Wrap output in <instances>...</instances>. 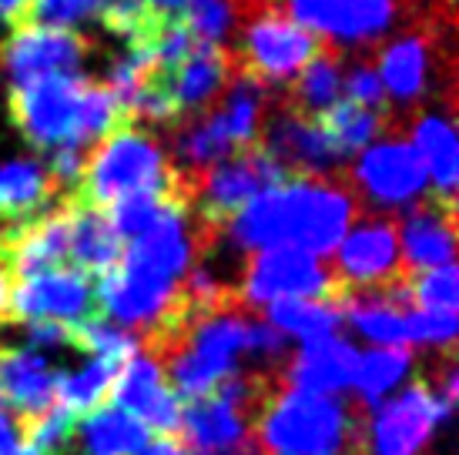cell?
Segmentation results:
<instances>
[{"instance_id":"cell-1","label":"cell","mask_w":459,"mask_h":455,"mask_svg":"<svg viewBox=\"0 0 459 455\" xmlns=\"http://www.w3.org/2000/svg\"><path fill=\"white\" fill-rule=\"evenodd\" d=\"M359 198L349 185L332 177H289L279 188L255 194L225 228V238L242 254L268 248H299L332 254L359 215Z\"/></svg>"},{"instance_id":"cell-2","label":"cell","mask_w":459,"mask_h":455,"mask_svg":"<svg viewBox=\"0 0 459 455\" xmlns=\"http://www.w3.org/2000/svg\"><path fill=\"white\" fill-rule=\"evenodd\" d=\"M255 439L265 455H369L366 408L285 385L262 408Z\"/></svg>"},{"instance_id":"cell-3","label":"cell","mask_w":459,"mask_h":455,"mask_svg":"<svg viewBox=\"0 0 459 455\" xmlns=\"http://www.w3.org/2000/svg\"><path fill=\"white\" fill-rule=\"evenodd\" d=\"M74 194L101 211L131 194H168L188 204L185 181L175 171V161L168 158L165 144L148 127L131 124V121L115 127L108 138L91 148Z\"/></svg>"},{"instance_id":"cell-4","label":"cell","mask_w":459,"mask_h":455,"mask_svg":"<svg viewBox=\"0 0 459 455\" xmlns=\"http://www.w3.org/2000/svg\"><path fill=\"white\" fill-rule=\"evenodd\" d=\"M242 40L231 54V71L265 84H292L322 44L302 24H295L292 13L279 0H238Z\"/></svg>"},{"instance_id":"cell-5","label":"cell","mask_w":459,"mask_h":455,"mask_svg":"<svg viewBox=\"0 0 459 455\" xmlns=\"http://www.w3.org/2000/svg\"><path fill=\"white\" fill-rule=\"evenodd\" d=\"M84 88L81 74H48L11 88V121L34 148H81L84 141Z\"/></svg>"},{"instance_id":"cell-6","label":"cell","mask_w":459,"mask_h":455,"mask_svg":"<svg viewBox=\"0 0 459 455\" xmlns=\"http://www.w3.org/2000/svg\"><path fill=\"white\" fill-rule=\"evenodd\" d=\"M406 275L399 258V228L393 215L359 211V221L342 235L335 248L332 279L339 288V302L349 295L383 291ZM335 302V305H339Z\"/></svg>"},{"instance_id":"cell-7","label":"cell","mask_w":459,"mask_h":455,"mask_svg":"<svg viewBox=\"0 0 459 455\" xmlns=\"http://www.w3.org/2000/svg\"><path fill=\"white\" fill-rule=\"evenodd\" d=\"M238 298L248 308L272 305L281 298H312V302H339V288L332 268L299 248H268L245 258Z\"/></svg>"},{"instance_id":"cell-8","label":"cell","mask_w":459,"mask_h":455,"mask_svg":"<svg viewBox=\"0 0 459 455\" xmlns=\"http://www.w3.org/2000/svg\"><path fill=\"white\" fill-rule=\"evenodd\" d=\"M349 188L359 204L389 215L395 208H412L416 202H422L429 194V177L409 141L385 138L359 151Z\"/></svg>"},{"instance_id":"cell-9","label":"cell","mask_w":459,"mask_h":455,"mask_svg":"<svg viewBox=\"0 0 459 455\" xmlns=\"http://www.w3.org/2000/svg\"><path fill=\"white\" fill-rule=\"evenodd\" d=\"M98 315V285L71 265L13 281L11 322H57L74 329Z\"/></svg>"},{"instance_id":"cell-10","label":"cell","mask_w":459,"mask_h":455,"mask_svg":"<svg viewBox=\"0 0 459 455\" xmlns=\"http://www.w3.org/2000/svg\"><path fill=\"white\" fill-rule=\"evenodd\" d=\"M439 422H446L429 389L416 379L409 389L376 408L366 418V452L369 455H426Z\"/></svg>"},{"instance_id":"cell-11","label":"cell","mask_w":459,"mask_h":455,"mask_svg":"<svg viewBox=\"0 0 459 455\" xmlns=\"http://www.w3.org/2000/svg\"><path fill=\"white\" fill-rule=\"evenodd\" d=\"M285 11L325 44H369L389 34L399 0H289Z\"/></svg>"},{"instance_id":"cell-12","label":"cell","mask_w":459,"mask_h":455,"mask_svg":"<svg viewBox=\"0 0 459 455\" xmlns=\"http://www.w3.org/2000/svg\"><path fill=\"white\" fill-rule=\"evenodd\" d=\"M84 57H88V40L81 34L44 24H17L0 51V64L13 88L34 81V77L77 74Z\"/></svg>"},{"instance_id":"cell-13","label":"cell","mask_w":459,"mask_h":455,"mask_svg":"<svg viewBox=\"0 0 459 455\" xmlns=\"http://www.w3.org/2000/svg\"><path fill=\"white\" fill-rule=\"evenodd\" d=\"M94 285H98V312L111 315L121 329L144 325V331H148L181 308V285L144 275V271L121 265V262Z\"/></svg>"},{"instance_id":"cell-14","label":"cell","mask_w":459,"mask_h":455,"mask_svg":"<svg viewBox=\"0 0 459 455\" xmlns=\"http://www.w3.org/2000/svg\"><path fill=\"white\" fill-rule=\"evenodd\" d=\"M258 144L279 161L289 175L299 177H332L342 167L339 151L322 134V127L312 117L289 111L285 104H275L265 111L262 121V138Z\"/></svg>"},{"instance_id":"cell-15","label":"cell","mask_w":459,"mask_h":455,"mask_svg":"<svg viewBox=\"0 0 459 455\" xmlns=\"http://www.w3.org/2000/svg\"><path fill=\"white\" fill-rule=\"evenodd\" d=\"M111 399L121 412H128L148 432H158L161 439H175L181 432V405L171 382L144 352H134L121 365Z\"/></svg>"},{"instance_id":"cell-16","label":"cell","mask_w":459,"mask_h":455,"mask_svg":"<svg viewBox=\"0 0 459 455\" xmlns=\"http://www.w3.org/2000/svg\"><path fill=\"white\" fill-rule=\"evenodd\" d=\"M399 228V258L406 271L453 265L456 258V204L426 194L395 221Z\"/></svg>"},{"instance_id":"cell-17","label":"cell","mask_w":459,"mask_h":455,"mask_svg":"<svg viewBox=\"0 0 459 455\" xmlns=\"http://www.w3.org/2000/svg\"><path fill=\"white\" fill-rule=\"evenodd\" d=\"M0 395L11 402L17 425L57 405V372L34 348L0 345Z\"/></svg>"},{"instance_id":"cell-18","label":"cell","mask_w":459,"mask_h":455,"mask_svg":"<svg viewBox=\"0 0 459 455\" xmlns=\"http://www.w3.org/2000/svg\"><path fill=\"white\" fill-rule=\"evenodd\" d=\"M356 365V348L339 335H325V339L306 341V348L299 355H289V362L281 365V385L306 395L345 392L352 385Z\"/></svg>"},{"instance_id":"cell-19","label":"cell","mask_w":459,"mask_h":455,"mask_svg":"<svg viewBox=\"0 0 459 455\" xmlns=\"http://www.w3.org/2000/svg\"><path fill=\"white\" fill-rule=\"evenodd\" d=\"M231 54L229 47H218V44H195V51L181 61V67L171 74L168 90H171V101L181 114H204L208 104L221 98V90L229 88L231 81Z\"/></svg>"},{"instance_id":"cell-20","label":"cell","mask_w":459,"mask_h":455,"mask_svg":"<svg viewBox=\"0 0 459 455\" xmlns=\"http://www.w3.org/2000/svg\"><path fill=\"white\" fill-rule=\"evenodd\" d=\"M57 198H65L54 188L48 167L34 158H17L0 165V231L27 225L30 218L44 215Z\"/></svg>"},{"instance_id":"cell-21","label":"cell","mask_w":459,"mask_h":455,"mask_svg":"<svg viewBox=\"0 0 459 455\" xmlns=\"http://www.w3.org/2000/svg\"><path fill=\"white\" fill-rule=\"evenodd\" d=\"M420 154L426 177L433 181V198L456 204V185H459V144L456 127L449 114L426 111L412 121V141Z\"/></svg>"},{"instance_id":"cell-22","label":"cell","mask_w":459,"mask_h":455,"mask_svg":"<svg viewBox=\"0 0 459 455\" xmlns=\"http://www.w3.org/2000/svg\"><path fill=\"white\" fill-rule=\"evenodd\" d=\"M429 61H433V40L426 34H403L393 44H385L376 64L385 98H393L403 107H416V101L429 88Z\"/></svg>"},{"instance_id":"cell-23","label":"cell","mask_w":459,"mask_h":455,"mask_svg":"<svg viewBox=\"0 0 459 455\" xmlns=\"http://www.w3.org/2000/svg\"><path fill=\"white\" fill-rule=\"evenodd\" d=\"M125 245L111 228L108 215L94 204L81 202L74 194V218H71V245H67V262L71 268L84 271L88 279H101L121 262Z\"/></svg>"},{"instance_id":"cell-24","label":"cell","mask_w":459,"mask_h":455,"mask_svg":"<svg viewBox=\"0 0 459 455\" xmlns=\"http://www.w3.org/2000/svg\"><path fill=\"white\" fill-rule=\"evenodd\" d=\"M144 445L148 429L117 405H101L88 412L71 435V449H77V455H138Z\"/></svg>"},{"instance_id":"cell-25","label":"cell","mask_w":459,"mask_h":455,"mask_svg":"<svg viewBox=\"0 0 459 455\" xmlns=\"http://www.w3.org/2000/svg\"><path fill=\"white\" fill-rule=\"evenodd\" d=\"M339 308H342V322H352V329L362 339L385 345V348L412 345V308L389 302L383 291L349 295L339 302Z\"/></svg>"},{"instance_id":"cell-26","label":"cell","mask_w":459,"mask_h":455,"mask_svg":"<svg viewBox=\"0 0 459 455\" xmlns=\"http://www.w3.org/2000/svg\"><path fill=\"white\" fill-rule=\"evenodd\" d=\"M335 101H342V51L335 44H322V51L289 84V94L281 104L289 111L316 121Z\"/></svg>"},{"instance_id":"cell-27","label":"cell","mask_w":459,"mask_h":455,"mask_svg":"<svg viewBox=\"0 0 459 455\" xmlns=\"http://www.w3.org/2000/svg\"><path fill=\"white\" fill-rule=\"evenodd\" d=\"M316 124L322 127V134L329 138V144L345 161L349 154L366 151L372 141L383 134L385 114L359 107V104H349V101H335L329 111L316 117Z\"/></svg>"},{"instance_id":"cell-28","label":"cell","mask_w":459,"mask_h":455,"mask_svg":"<svg viewBox=\"0 0 459 455\" xmlns=\"http://www.w3.org/2000/svg\"><path fill=\"white\" fill-rule=\"evenodd\" d=\"M121 365L125 362H115V358H91L88 365L57 375V405H65L71 416L77 412L88 416L94 408H101L104 399H111L115 392Z\"/></svg>"},{"instance_id":"cell-29","label":"cell","mask_w":459,"mask_h":455,"mask_svg":"<svg viewBox=\"0 0 459 455\" xmlns=\"http://www.w3.org/2000/svg\"><path fill=\"white\" fill-rule=\"evenodd\" d=\"M265 322L275 331H289L295 339H325L342 325V308L335 302H312V298H281L265 308Z\"/></svg>"},{"instance_id":"cell-30","label":"cell","mask_w":459,"mask_h":455,"mask_svg":"<svg viewBox=\"0 0 459 455\" xmlns=\"http://www.w3.org/2000/svg\"><path fill=\"white\" fill-rule=\"evenodd\" d=\"M412 372V352L409 348H372V352L359 355L356 375H352V389H356V405L369 408L385 399L389 389Z\"/></svg>"},{"instance_id":"cell-31","label":"cell","mask_w":459,"mask_h":455,"mask_svg":"<svg viewBox=\"0 0 459 455\" xmlns=\"http://www.w3.org/2000/svg\"><path fill=\"white\" fill-rule=\"evenodd\" d=\"M409 305L426 315H456L459 305V275L456 265L409 271Z\"/></svg>"},{"instance_id":"cell-32","label":"cell","mask_w":459,"mask_h":455,"mask_svg":"<svg viewBox=\"0 0 459 455\" xmlns=\"http://www.w3.org/2000/svg\"><path fill=\"white\" fill-rule=\"evenodd\" d=\"M178 17L198 44L225 47L231 27L238 21V0H181Z\"/></svg>"},{"instance_id":"cell-33","label":"cell","mask_w":459,"mask_h":455,"mask_svg":"<svg viewBox=\"0 0 459 455\" xmlns=\"http://www.w3.org/2000/svg\"><path fill=\"white\" fill-rule=\"evenodd\" d=\"M108 0H30L24 24H44V27H65L71 30V24L88 21V17H101Z\"/></svg>"},{"instance_id":"cell-34","label":"cell","mask_w":459,"mask_h":455,"mask_svg":"<svg viewBox=\"0 0 459 455\" xmlns=\"http://www.w3.org/2000/svg\"><path fill=\"white\" fill-rule=\"evenodd\" d=\"M342 90L345 101L359 104V107H369V111H383L385 107V88L379 74H376V64L359 61L356 67H349V74H342Z\"/></svg>"},{"instance_id":"cell-35","label":"cell","mask_w":459,"mask_h":455,"mask_svg":"<svg viewBox=\"0 0 459 455\" xmlns=\"http://www.w3.org/2000/svg\"><path fill=\"white\" fill-rule=\"evenodd\" d=\"M24 341L27 348H67L74 345V329L71 325H57V322H24Z\"/></svg>"},{"instance_id":"cell-36","label":"cell","mask_w":459,"mask_h":455,"mask_svg":"<svg viewBox=\"0 0 459 455\" xmlns=\"http://www.w3.org/2000/svg\"><path fill=\"white\" fill-rule=\"evenodd\" d=\"M13 271L11 265L4 262V254H0V325H7L11 322V295H13Z\"/></svg>"},{"instance_id":"cell-37","label":"cell","mask_w":459,"mask_h":455,"mask_svg":"<svg viewBox=\"0 0 459 455\" xmlns=\"http://www.w3.org/2000/svg\"><path fill=\"white\" fill-rule=\"evenodd\" d=\"M17 445H21V425H17V418L0 412V455L17 449Z\"/></svg>"},{"instance_id":"cell-38","label":"cell","mask_w":459,"mask_h":455,"mask_svg":"<svg viewBox=\"0 0 459 455\" xmlns=\"http://www.w3.org/2000/svg\"><path fill=\"white\" fill-rule=\"evenodd\" d=\"M27 11H30V0H0V17L7 21V24H24L27 21Z\"/></svg>"},{"instance_id":"cell-39","label":"cell","mask_w":459,"mask_h":455,"mask_svg":"<svg viewBox=\"0 0 459 455\" xmlns=\"http://www.w3.org/2000/svg\"><path fill=\"white\" fill-rule=\"evenodd\" d=\"M138 455H188L185 452V445L178 439H154L152 445H144Z\"/></svg>"},{"instance_id":"cell-40","label":"cell","mask_w":459,"mask_h":455,"mask_svg":"<svg viewBox=\"0 0 459 455\" xmlns=\"http://www.w3.org/2000/svg\"><path fill=\"white\" fill-rule=\"evenodd\" d=\"M138 4H148L152 11H158L161 17H178L181 0H138Z\"/></svg>"},{"instance_id":"cell-41","label":"cell","mask_w":459,"mask_h":455,"mask_svg":"<svg viewBox=\"0 0 459 455\" xmlns=\"http://www.w3.org/2000/svg\"><path fill=\"white\" fill-rule=\"evenodd\" d=\"M4 455H34L27 445H17V449H11V452H4Z\"/></svg>"},{"instance_id":"cell-42","label":"cell","mask_w":459,"mask_h":455,"mask_svg":"<svg viewBox=\"0 0 459 455\" xmlns=\"http://www.w3.org/2000/svg\"><path fill=\"white\" fill-rule=\"evenodd\" d=\"M0 412H4V395H0Z\"/></svg>"}]
</instances>
